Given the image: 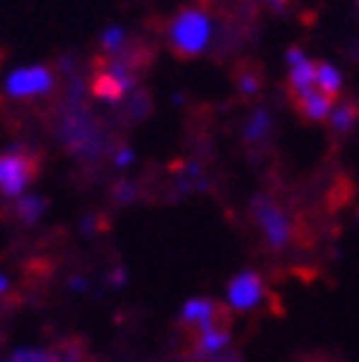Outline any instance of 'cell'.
<instances>
[{
    "mask_svg": "<svg viewBox=\"0 0 359 362\" xmlns=\"http://www.w3.org/2000/svg\"><path fill=\"white\" fill-rule=\"evenodd\" d=\"M53 86L50 71L42 65H27V68H15L6 77V95L9 98H35L45 95Z\"/></svg>",
    "mask_w": 359,
    "mask_h": 362,
    "instance_id": "cell-5",
    "label": "cell"
},
{
    "mask_svg": "<svg viewBox=\"0 0 359 362\" xmlns=\"http://www.w3.org/2000/svg\"><path fill=\"white\" fill-rule=\"evenodd\" d=\"M42 209H45V201L35 197V194H24L21 204H18V215H21L24 221H35L42 215Z\"/></svg>",
    "mask_w": 359,
    "mask_h": 362,
    "instance_id": "cell-12",
    "label": "cell"
},
{
    "mask_svg": "<svg viewBox=\"0 0 359 362\" xmlns=\"http://www.w3.org/2000/svg\"><path fill=\"white\" fill-rule=\"evenodd\" d=\"M268 133H271V112H265V110L250 112V118L245 124V141L259 144L268 139Z\"/></svg>",
    "mask_w": 359,
    "mask_h": 362,
    "instance_id": "cell-11",
    "label": "cell"
},
{
    "mask_svg": "<svg viewBox=\"0 0 359 362\" xmlns=\"http://www.w3.org/2000/svg\"><path fill=\"white\" fill-rule=\"evenodd\" d=\"M130 162H133V151H130V148H121V151L115 153V165H118V168H127Z\"/></svg>",
    "mask_w": 359,
    "mask_h": 362,
    "instance_id": "cell-17",
    "label": "cell"
},
{
    "mask_svg": "<svg viewBox=\"0 0 359 362\" xmlns=\"http://www.w3.org/2000/svg\"><path fill=\"white\" fill-rule=\"evenodd\" d=\"M318 88L330 98H339L345 88V77L333 62H318Z\"/></svg>",
    "mask_w": 359,
    "mask_h": 362,
    "instance_id": "cell-10",
    "label": "cell"
},
{
    "mask_svg": "<svg viewBox=\"0 0 359 362\" xmlns=\"http://www.w3.org/2000/svg\"><path fill=\"white\" fill-rule=\"evenodd\" d=\"M327 124L333 127V133L345 136V133H351L353 127L359 124V110H356L351 100H336V106H333V112H330Z\"/></svg>",
    "mask_w": 359,
    "mask_h": 362,
    "instance_id": "cell-9",
    "label": "cell"
},
{
    "mask_svg": "<svg viewBox=\"0 0 359 362\" xmlns=\"http://www.w3.org/2000/svg\"><path fill=\"white\" fill-rule=\"evenodd\" d=\"M168 35H171V45L177 53L197 57V53L206 50L209 39H212V21L204 9H183L171 21Z\"/></svg>",
    "mask_w": 359,
    "mask_h": 362,
    "instance_id": "cell-1",
    "label": "cell"
},
{
    "mask_svg": "<svg viewBox=\"0 0 359 362\" xmlns=\"http://www.w3.org/2000/svg\"><path fill=\"white\" fill-rule=\"evenodd\" d=\"M286 65H289V88H292L295 100L310 92H321L318 88V62L307 57V50L292 47L286 53Z\"/></svg>",
    "mask_w": 359,
    "mask_h": 362,
    "instance_id": "cell-4",
    "label": "cell"
},
{
    "mask_svg": "<svg viewBox=\"0 0 359 362\" xmlns=\"http://www.w3.org/2000/svg\"><path fill=\"white\" fill-rule=\"evenodd\" d=\"M265 280L257 271H239L227 286V306L233 313H254L265 303Z\"/></svg>",
    "mask_w": 359,
    "mask_h": 362,
    "instance_id": "cell-3",
    "label": "cell"
},
{
    "mask_svg": "<svg viewBox=\"0 0 359 362\" xmlns=\"http://www.w3.org/2000/svg\"><path fill=\"white\" fill-rule=\"evenodd\" d=\"M12 362H59L53 354H47V351H33V348H27V351H18L15 356H12Z\"/></svg>",
    "mask_w": 359,
    "mask_h": 362,
    "instance_id": "cell-13",
    "label": "cell"
},
{
    "mask_svg": "<svg viewBox=\"0 0 359 362\" xmlns=\"http://www.w3.org/2000/svg\"><path fill=\"white\" fill-rule=\"evenodd\" d=\"M201 362H242L239 354H233V351H224V354H215V356H206Z\"/></svg>",
    "mask_w": 359,
    "mask_h": 362,
    "instance_id": "cell-16",
    "label": "cell"
},
{
    "mask_svg": "<svg viewBox=\"0 0 359 362\" xmlns=\"http://www.w3.org/2000/svg\"><path fill=\"white\" fill-rule=\"evenodd\" d=\"M254 218H257V227H259V233H262V239H265L268 247L283 250L286 245L292 242L295 227H292L289 212H286L280 204L268 201V197H259V201L254 204Z\"/></svg>",
    "mask_w": 359,
    "mask_h": 362,
    "instance_id": "cell-2",
    "label": "cell"
},
{
    "mask_svg": "<svg viewBox=\"0 0 359 362\" xmlns=\"http://www.w3.org/2000/svg\"><path fill=\"white\" fill-rule=\"evenodd\" d=\"M239 88H242V95H257L259 92V80L254 74H242L239 77Z\"/></svg>",
    "mask_w": 359,
    "mask_h": 362,
    "instance_id": "cell-15",
    "label": "cell"
},
{
    "mask_svg": "<svg viewBox=\"0 0 359 362\" xmlns=\"http://www.w3.org/2000/svg\"><path fill=\"white\" fill-rule=\"evenodd\" d=\"M121 42H124L121 27H106V30H103V35H100V45H103L106 50H118V47H121Z\"/></svg>",
    "mask_w": 359,
    "mask_h": 362,
    "instance_id": "cell-14",
    "label": "cell"
},
{
    "mask_svg": "<svg viewBox=\"0 0 359 362\" xmlns=\"http://www.w3.org/2000/svg\"><path fill=\"white\" fill-rule=\"evenodd\" d=\"M312 362H324V359H312Z\"/></svg>",
    "mask_w": 359,
    "mask_h": 362,
    "instance_id": "cell-19",
    "label": "cell"
},
{
    "mask_svg": "<svg viewBox=\"0 0 359 362\" xmlns=\"http://www.w3.org/2000/svg\"><path fill=\"white\" fill-rule=\"evenodd\" d=\"M30 177H33V165L21 151L0 153V192L4 194L9 197L24 194V189L30 186Z\"/></svg>",
    "mask_w": 359,
    "mask_h": 362,
    "instance_id": "cell-6",
    "label": "cell"
},
{
    "mask_svg": "<svg viewBox=\"0 0 359 362\" xmlns=\"http://www.w3.org/2000/svg\"><path fill=\"white\" fill-rule=\"evenodd\" d=\"M230 341H233V333H230V324L227 318L221 321H215L212 327H204V330H197V356L206 359V356H215V354H224L230 351Z\"/></svg>",
    "mask_w": 359,
    "mask_h": 362,
    "instance_id": "cell-7",
    "label": "cell"
},
{
    "mask_svg": "<svg viewBox=\"0 0 359 362\" xmlns=\"http://www.w3.org/2000/svg\"><path fill=\"white\" fill-rule=\"evenodd\" d=\"M224 318V310L215 300L209 298H192L186 306H183V321L194 330H204V327H212L215 321Z\"/></svg>",
    "mask_w": 359,
    "mask_h": 362,
    "instance_id": "cell-8",
    "label": "cell"
},
{
    "mask_svg": "<svg viewBox=\"0 0 359 362\" xmlns=\"http://www.w3.org/2000/svg\"><path fill=\"white\" fill-rule=\"evenodd\" d=\"M0 292H6V277L0 274Z\"/></svg>",
    "mask_w": 359,
    "mask_h": 362,
    "instance_id": "cell-18",
    "label": "cell"
}]
</instances>
